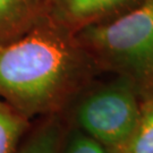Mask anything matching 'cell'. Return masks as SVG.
I'll return each mask as SVG.
<instances>
[{
	"mask_svg": "<svg viewBox=\"0 0 153 153\" xmlns=\"http://www.w3.org/2000/svg\"><path fill=\"white\" fill-rule=\"evenodd\" d=\"M100 74L76 33L47 15L0 45V99L30 120L62 114Z\"/></svg>",
	"mask_w": 153,
	"mask_h": 153,
	"instance_id": "6da1fadb",
	"label": "cell"
},
{
	"mask_svg": "<svg viewBox=\"0 0 153 153\" xmlns=\"http://www.w3.org/2000/svg\"><path fill=\"white\" fill-rule=\"evenodd\" d=\"M102 73L126 77L141 100L153 97V0L77 32Z\"/></svg>",
	"mask_w": 153,
	"mask_h": 153,
	"instance_id": "7a4b0ae2",
	"label": "cell"
},
{
	"mask_svg": "<svg viewBox=\"0 0 153 153\" xmlns=\"http://www.w3.org/2000/svg\"><path fill=\"white\" fill-rule=\"evenodd\" d=\"M142 100L126 77L95 78L62 112L69 126L76 127L117 153L135 131Z\"/></svg>",
	"mask_w": 153,
	"mask_h": 153,
	"instance_id": "3957f363",
	"label": "cell"
},
{
	"mask_svg": "<svg viewBox=\"0 0 153 153\" xmlns=\"http://www.w3.org/2000/svg\"><path fill=\"white\" fill-rule=\"evenodd\" d=\"M143 0H55L47 16L73 32L110 21L138 6Z\"/></svg>",
	"mask_w": 153,
	"mask_h": 153,
	"instance_id": "277c9868",
	"label": "cell"
},
{
	"mask_svg": "<svg viewBox=\"0 0 153 153\" xmlns=\"http://www.w3.org/2000/svg\"><path fill=\"white\" fill-rule=\"evenodd\" d=\"M45 15L41 0H0V45L26 34Z\"/></svg>",
	"mask_w": 153,
	"mask_h": 153,
	"instance_id": "5b68a950",
	"label": "cell"
},
{
	"mask_svg": "<svg viewBox=\"0 0 153 153\" xmlns=\"http://www.w3.org/2000/svg\"><path fill=\"white\" fill-rule=\"evenodd\" d=\"M67 131L68 123L62 114L41 117L31 126L15 153H58Z\"/></svg>",
	"mask_w": 153,
	"mask_h": 153,
	"instance_id": "8992f818",
	"label": "cell"
},
{
	"mask_svg": "<svg viewBox=\"0 0 153 153\" xmlns=\"http://www.w3.org/2000/svg\"><path fill=\"white\" fill-rule=\"evenodd\" d=\"M31 126L30 119L0 99V153H15Z\"/></svg>",
	"mask_w": 153,
	"mask_h": 153,
	"instance_id": "52a82bcc",
	"label": "cell"
},
{
	"mask_svg": "<svg viewBox=\"0 0 153 153\" xmlns=\"http://www.w3.org/2000/svg\"><path fill=\"white\" fill-rule=\"evenodd\" d=\"M117 153H153V97L142 101L136 128Z\"/></svg>",
	"mask_w": 153,
	"mask_h": 153,
	"instance_id": "ba28073f",
	"label": "cell"
},
{
	"mask_svg": "<svg viewBox=\"0 0 153 153\" xmlns=\"http://www.w3.org/2000/svg\"><path fill=\"white\" fill-rule=\"evenodd\" d=\"M58 153H112L97 140L76 127L68 125L64 142Z\"/></svg>",
	"mask_w": 153,
	"mask_h": 153,
	"instance_id": "9c48e42d",
	"label": "cell"
},
{
	"mask_svg": "<svg viewBox=\"0 0 153 153\" xmlns=\"http://www.w3.org/2000/svg\"><path fill=\"white\" fill-rule=\"evenodd\" d=\"M55 0H41V2H42V5H43L44 9H45V14H47V10H48V8L50 7V5Z\"/></svg>",
	"mask_w": 153,
	"mask_h": 153,
	"instance_id": "30bf717a",
	"label": "cell"
}]
</instances>
